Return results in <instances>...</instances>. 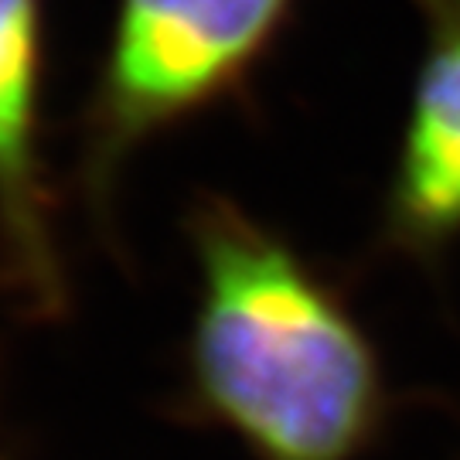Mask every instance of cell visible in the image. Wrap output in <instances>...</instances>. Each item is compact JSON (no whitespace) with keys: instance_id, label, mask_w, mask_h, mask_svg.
<instances>
[{"instance_id":"obj_1","label":"cell","mask_w":460,"mask_h":460,"mask_svg":"<svg viewBox=\"0 0 460 460\" xmlns=\"http://www.w3.org/2000/svg\"><path fill=\"white\" fill-rule=\"evenodd\" d=\"M198 263L188 399L260 460H355L382 429L385 382L358 317L300 249L232 198L184 215Z\"/></svg>"},{"instance_id":"obj_2","label":"cell","mask_w":460,"mask_h":460,"mask_svg":"<svg viewBox=\"0 0 460 460\" xmlns=\"http://www.w3.org/2000/svg\"><path fill=\"white\" fill-rule=\"evenodd\" d=\"M304 0H116L79 113L75 188L110 229L119 174L150 140L208 113H256V89Z\"/></svg>"},{"instance_id":"obj_3","label":"cell","mask_w":460,"mask_h":460,"mask_svg":"<svg viewBox=\"0 0 460 460\" xmlns=\"http://www.w3.org/2000/svg\"><path fill=\"white\" fill-rule=\"evenodd\" d=\"M49 7L0 0V279L34 314L66 311L49 174Z\"/></svg>"},{"instance_id":"obj_4","label":"cell","mask_w":460,"mask_h":460,"mask_svg":"<svg viewBox=\"0 0 460 460\" xmlns=\"http://www.w3.org/2000/svg\"><path fill=\"white\" fill-rule=\"evenodd\" d=\"M423 51L382 198L378 246L420 263L460 239V0H412Z\"/></svg>"},{"instance_id":"obj_5","label":"cell","mask_w":460,"mask_h":460,"mask_svg":"<svg viewBox=\"0 0 460 460\" xmlns=\"http://www.w3.org/2000/svg\"><path fill=\"white\" fill-rule=\"evenodd\" d=\"M0 460H4V454H0Z\"/></svg>"}]
</instances>
